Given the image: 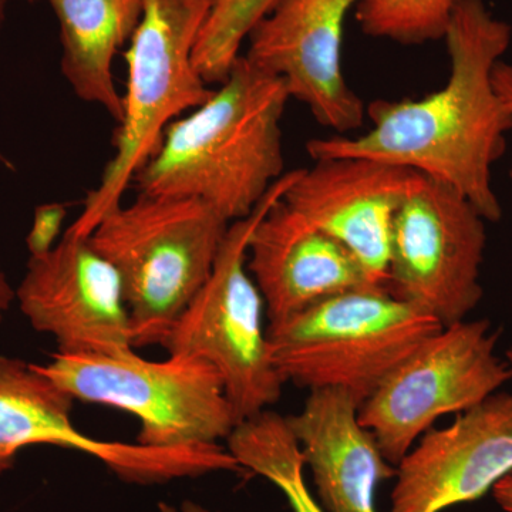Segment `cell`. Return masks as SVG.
<instances>
[{
    "label": "cell",
    "mask_w": 512,
    "mask_h": 512,
    "mask_svg": "<svg viewBox=\"0 0 512 512\" xmlns=\"http://www.w3.org/2000/svg\"><path fill=\"white\" fill-rule=\"evenodd\" d=\"M511 37V26L483 0H457L443 39L447 83L419 100H373L365 134L315 138L306 151L315 161L363 157L409 168L456 188L485 221H500L493 167L507 150L512 107L495 92L493 69Z\"/></svg>",
    "instance_id": "1"
},
{
    "label": "cell",
    "mask_w": 512,
    "mask_h": 512,
    "mask_svg": "<svg viewBox=\"0 0 512 512\" xmlns=\"http://www.w3.org/2000/svg\"><path fill=\"white\" fill-rule=\"evenodd\" d=\"M285 83L244 56L220 89L164 131L136 174L140 194L194 198L228 222L244 220L285 175Z\"/></svg>",
    "instance_id": "2"
},
{
    "label": "cell",
    "mask_w": 512,
    "mask_h": 512,
    "mask_svg": "<svg viewBox=\"0 0 512 512\" xmlns=\"http://www.w3.org/2000/svg\"><path fill=\"white\" fill-rule=\"evenodd\" d=\"M231 222L194 198L138 194L104 214L89 235L119 272L134 348L163 346L207 284Z\"/></svg>",
    "instance_id": "3"
},
{
    "label": "cell",
    "mask_w": 512,
    "mask_h": 512,
    "mask_svg": "<svg viewBox=\"0 0 512 512\" xmlns=\"http://www.w3.org/2000/svg\"><path fill=\"white\" fill-rule=\"evenodd\" d=\"M215 0H143V18L126 52L123 117L99 187L67 228L89 237L101 218L123 200L128 185L156 153L164 131L181 114L200 107L214 90L195 69L194 47Z\"/></svg>",
    "instance_id": "4"
},
{
    "label": "cell",
    "mask_w": 512,
    "mask_h": 512,
    "mask_svg": "<svg viewBox=\"0 0 512 512\" xmlns=\"http://www.w3.org/2000/svg\"><path fill=\"white\" fill-rule=\"evenodd\" d=\"M441 328L387 289H356L269 323V355L285 383L309 392L348 390L362 406L394 367Z\"/></svg>",
    "instance_id": "5"
},
{
    "label": "cell",
    "mask_w": 512,
    "mask_h": 512,
    "mask_svg": "<svg viewBox=\"0 0 512 512\" xmlns=\"http://www.w3.org/2000/svg\"><path fill=\"white\" fill-rule=\"evenodd\" d=\"M35 366L74 400L137 417L141 446H212L238 426L220 373L200 356L177 353L147 360L134 350L121 355L57 352L46 365Z\"/></svg>",
    "instance_id": "6"
},
{
    "label": "cell",
    "mask_w": 512,
    "mask_h": 512,
    "mask_svg": "<svg viewBox=\"0 0 512 512\" xmlns=\"http://www.w3.org/2000/svg\"><path fill=\"white\" fill-rule=\"evenodd\" d=\"M288 171L249 217L232 222L207 284L171 326L163 348L200 356L217 369L238 424L278 402L285 382L269 355L266 306L248 271L247 247L256 222L291 185Z\"/></svg>",
    "instance_id": "7"
},
{
    "label": "cell",
    "mask_w": 512,
    "mask_h": 512,
    "mask_svg": "<svg viewBox=\"0 0 512 512\" xmlns=\"http://www.w3.org/2000/svg\"><path fill=\"white\" fill-rule=\"evenodd\" d=\"M490 320L437 330L389 373L359 409L360 423L397 466L440 417L467 412L512 379Z\"/></svg>",
    "instance_id": "8"
},
{
    "label": "cell",
    "mask_w": 512,
    "mask_h": 512,
    "mask_svg": "<svg viewBox=\"0 0 512 512\" xmlns=\"http://www.w3.org/2000/svg\"><path fill=\"white\" fill-rule=\"evenodd\" d=\"M487 232L473 202L417 173L393 222L386 289L443 328L466 320L483 299Z\"/></svg>",
    "instance_id": "9"
},
{
    "label": "cell",
    "mask_w": 512,
    "mask_h": 512,
    "mask_svg": "<svg viewBox=\"0 0 512 512\" xmlns=\"http://www.w3.org/2000/svg\"><path fill=\"white\" fill-rule=\"evenodd\" d=\"M74 399L18 357L0 355V476L23 448L55 446L92 456L121 480L157 484L220 473L229 467L224 447L154 448L87 436L74 426Z\"/></svg>",
    "instance_id": "10"
},
{
    "label": "cell",
    "mask_w": 512,
    "mask_h": 512,
    "mask_svg": "<svg viewBox=\"0 0 512 512\" xmlns=\"http://www.w3.org/2000/svg\"><path fill=\"white\" fill-rule=\"evenodd\" d=\"M15 293L30 326L52 336L63 355L136 349L119 272L89 237L64 232L52 251L29 259Z\"/></svg>",
    "instance_id": "11"
},
{
    "label": "cell",
    "mask_w": 512,
    "mask_h": 512,
    "mask_svg": "<svg viewBox=\"0 0 512 512\" xmlns=\"http://www.w3.org/2000/svg\"><path fill=\"white\" fill-rule=\"evenodd\" d=\"M362 0H281L249 35L245 59L279 77L320 126L348 136L362 127L363 100L346 82L342 50L350 9Z\"/></svg>",
    "instance_id": "12"
},
{
    "label": "cell",
    "mask_w": 512,
    "mask_h": 512,
    "mask_svg": "<svg viewBox=\"0 0 512 512\" xmlns=\"http://www.w3.org/2000/svg\"><path fill=\"white\" fill-rule=\"evenodd\" d=\"M389 512H444L493 491L512 471V394L494 393L427 430L396 466Z\"/></svg>",
    "instance_id": "13"
},
{
    "label": "cell",
    "mask_w": 512,
    "mask_h": 512,
    "mask_svg": "<svg viewBox=\"0 0 512 512\" xmlns=\"http://www.w3.org/2000/svg\"><path fill=\"white\" fill-rule=\"evenodd\" d=\"M417 171L363 157L316 160L298 168L284 201L356 256L367 278L386 289L393 222Z\"/></svg>",
    "instance_id": "14"
},
{
    "label": "cell",
    "mask_w": 512,
    "mask_h": 512,
    "mask_svg": "<svg viewBox=\"0 0 512 512\" xmlns=\"http://www.w3.org/2000/svg\"><path fill=\"white\" fill-rule=\"evenodd\" d=\"M282 195L256 222L247 247L248 271L269 323L340 293L377 288L348 248L293 211Z\"/></svg>",
    "instance_id": "15"
},
{
    "label": "cell",
    "mask_w": 512,
    "mask_h": 512,
    "mask_svg": "<svg viewBox=\"0 0 512 512\" xmlns=\"http://www.w3.org/2000/svg\"><path fill=\"white\" fill-rule=\"evenodd\" d=\"M359 409L348 390L319 389L309 392L301 412L286 417L326 512H382L377 491L396 477Z\"/></svg>",
    "instance_id": "16"
},
{
    "label": "cell",
    "mask_w": 512,
    "mask_h": 512,
    "mask_svg": "<svg viewBox=\"0 0 512 512\" xmlns=\"http://www.w3.org/2000/svg\"><path fill=\"white\" fill-rule=\"evenodd\" d=\"M60 26L62 73L76 96L120 123L123 96L114 83L117 53L140 25L143 0H49Z\"/></svg>",
    "instance_id": "17"
},
{
    "label": "cell",
    "mask_w": 512,
    "mask_h": 512,
    "mask_svg": "<svg viewBox=\"0 0 512 512\" xmlns=\"http://www.w3.org/2000/svg\"><path fill=\"white\" fill-rule=\"evenodd\" d=\"M227 443L242 470H251L276 485L293 512H326L305 483L301 448L286 417L265 410L239 423Z\"/></svg>",
    "instance_id": "18"
},
{
    "label": "cell",
    "mask_w": 512,
    "mask_h": 512,
    "mask_svg": "<svg viewBox=\"0 0 512 512\" xmlns=\"http://www.w3.org/2000/svg\"><path fill=\"white\" fill-rule=\"evenodd\" d=\"M281 0H215L194 47L195 69L208 84H221L238 62L239 50Z\"/></svg>",
    "instance_id": "19"
},
{
    "label": "cell",
    "mask_w": 512,
    "mask_h": 512,
    "mask_svg": "<svg viewBox=\"0 0 512 512\" xmlns=\"http://www.w3.org/2000/svg\"><path fill=\"white\" fill-rule=\"evenodd\" d=\"M457 0H362L356 19L367 36L424 45L446 36Z\"/></svg>",
    "instance_id": "20"
},
{
    "label": "cell",
    "mask_w": 512,
    "mask_h": 512,
    "mask_svg": "<svg viewBox=\"0 0 512 512\" xmlns=\"http://www.w3.org/2000/svg\"><path fill=\"white\" fill-rule=\"evenodd\" d=\"M66 215L67 208L59 202L43 204L36 208L32 228L26 238L30 258L46 255L56 247L62 238L60 234Z\"/></svg>",
    "instance_id": "21"
},
{
    "label": "cell",
    "mask_w": 512,
    "mask_h": 512,
    "mask_svg": "<svg viewBox=\"0 0 512 512\" xmlns=\"http://www.w3.org/2000/svg\"><path fill=\"white\" fill-rule=\"evenodd\" d=\"M495 92L512 107V64L498 62L493 69Z\"/></svg>",
    "instance_id": "22"
},
{
    "label": "cell",
    "mask_w": 512,
    "mask_h": 512,
    "mask_svg": "<svg viewBox=\"0 0 512 512\" xmlns=\"http://www.w3.org/2000/svg\"><path fill=\"white\" fill-rule=\"evenodd\" d=\"M491 493L505 512H512V471L494 485Z\"/></svg>",
    "instance_id": "23"
},
{
    "label": "cell",
    "mask_w": 512,
    "mask_h": 512,
    "mask_svg": "<svg viewBox=\"0 0 512 512\" xmlns=\"http://www.w3.org/2000/svg\"><path fill=\"white\" fill-rule=\"evenodd\" d=\"M16 301V293L13 286L10 285L8 276L0 266V325L6 318V313L9 312L10 306Z\"/></svg>",
    "instance_id": "24"
},
{
    "label": "cell",
    "mask_w": 512,
    "mask_h": 512,
    "mask_svg": "<svg viewBox=\"0 0 512 512\" xmlns=\"http://www.w3.org/2000/svg\"><path fill=\"white\" fill-rule=\"evenodd\" d=\"M181 512H218L212 511L210 508L204 507V505L195 503V501H184L181 505Z\"/></svg>",
    "instance_id": "25"
},
{
    "label": "cell",
    "mask_w": 512,
    "mask_h": 512,
    "mask_svg": "<svg viewBox=\"0 0 512 512\" xmlns=\"http://www.w3.org/2000/svg\"><path fill=\"white\" fill-rule=\"evenodd\" d=\"M158 510H160V512H178L177 508L173 507V505L165 503L158 505Z\"/></svg>",
    "instance_id": "26"
},
{
    "label": "cell",
    "mask_w": 512,
    "mask_h": 512,
    "mask_svg": "<svg viewBox=\"0 0 512 512\" xmlns=\"http://www.w3.org/2000/svg\"><path fill=\"white\" fill-rule=\"evenodd\" d=\"M505 360H507L508 365H510L512 369V346L507 350V353H505Z\"/></svg>",
    "instance_id": "27"
},
{
    "label": "cell",
    "mask_w": 512,
    "mask_h": 512,
    "mask_svg": "<svg viewBox=\"0 0 512 512\" xmlns=\"http://www.w3.org/2000/svg\"><path fill=\"white\" fill-rule=\"evenodd\" d=\"M3 9H5V0H0V23L3 19Z\"/></svg>",
    "instance_id": "28"
},
{
    "label": "cell",
    "mask_w": 512,
    "mask_h": 512,
    "mask_svg": "<svg viewBox=\"0 0 512 512\" xmlns=\"http://www.w3.org/2000/svg\"><path fill=\"white\" fill-rule=\"evenodd\" d=\"M510 177H511V181H512V168H511V171H510Z\"/></svg>",
    "instance_id": "29"
},
{
    "label": "cell",
    "mask_w": 512,
    "mask_h": 512,
    "mask_svg": "<svg viewBox=\"0 0 512 512\" xmlns=\"http://www.w3.org/2000/svg\"><path fill=\"white\" fill-rule=\"evenodd\" d=\"M28 2H36V0H28Z\"/></svg>",
    "instance_id": "30"
}]
</instances>
